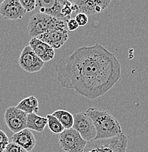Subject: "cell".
<instances>
[{
  "label": "cell",
  "instance_id": "1",
  "mask_svg": "<svg viewBox=\"0 0 148 152\" xmlns=\"http://www.w3.org/2000/svg\"><path fill=\"white\" fill-rule=\"evenodd\" d=\"M63 87L90 99L103 96L121 77V64L114 53L99 43L78 48L56 66Z\"/></svg>",
  "mask_w": 148,
  "mask_h": 152
},
{
  "label": "cell",
  "instance_id": "2",
  "mask_svg": "<svg viewBox=\"0 0 148 152\" xmlns=\"http://www.w3.org/2000/svg\"><path fill=\"white\" fill-rule=\"evenodd\" d=\"M96 129L95 140L108 139L123 134L120 123L109 111L98 107H89L85 112Z\"/></svg>",
  "mask_w": 148,
  "mask_h": 152
},
{
  "label": "cell",
  "instance_id": "3",
  "mask_svg": "<svg viewBox=\"0 0 148 152\" xmlns=\"http://www.w3.org/2000/svg\"><path fill=\"white\" fill-rule=\"evenodd\" d=\"M56 27H66V22L39 12L29 18L27 30L31 37H38Z\"/></svg>",
  "mask_w": 148,
  "mask_h": 152
},
{
  "label": "cell",
  "instance_id": "4",
  "mask_svg": "<svg viewBox=\"0 0 148 152\" xmlns=\"http://www.w3.org/2000/svg\"><path fill=\"white\" fill-rule=\"evenodd\" d=\"M128 138L124 134L108 139L87 142L83 152H126Z\"/></svg>",
  "mask_w": 148,
  "mask_h": 152
},
{
  "label": "cell",
  "instance_id": "5",
  "mask_svg": "<svg viewBox=\"0 0 148 152\" xmlns=\"http://www.w3.org/2000/svg\"><path fill=\"white\" fill-rule=\"evenodd\" d=\"M87 143L73 128L65 129L59 136V144L65 152H83Z\"/></svg>",
  "mask_w": 148,
  "mask_h": 152
},
{
  "label": "cell",
  "instance_id": "6",
  "mask_svg": "<svg viewBox=\"0 0 148 152\" xmlns=\"http://www.w3.org/2000/svg\"><path fill=\"white\" fill-rule=\"evenodd\" d=\"M74 122L73 129L79 133L82 138L87 142L95 140L96 129L91 118L85 112H79L74 115Z\"/></svg>",
  "mask_w": 148,
  "mask_h": 152
},
{
  "label": "cell",
  "instance_id": "7",
  "mask_svg": "<svg viewBox=\"0 0 148 152\" xmlns=\"http://www.w3.org/2000/svg\"><path fill=\"white\" fill-rule=\"evenodd\" d=\"M4 118L8 129L14 134L27 129V114L15 106H10L6 109Z\"/></svg>",
  "mask_w": 148,
  "mask_h": 152
},
{
  "label": "cell",
  "instance_id": "8",
  "mask_svg": "<svg viewBox=\"0 0 148 152\" xmlns=\"http://www.w3.org/2000/svg\"><path fill=\"white\" fill-rule=\"evenodd\" d=\"M18 64L24 71L29 73H34L40 71L45 63L37 56L29 45H26L19 56Z\"/></svg>",
  "mask_w": 148,
  "mask_h": 152
},
{
  "label": "cell",
  "instance_id": "9",
  "mask_svg": "<svg viewBox=\"0 0 148 152\" xmlns=\"http://www.w3.org/2000/svg\"><path fill=\"white\" fill-rule=\"evenodd\" d=\"M37 38L54 49H59L63 47L68 39V30L66 27H56L38 36Z\"/></svg>",
  "mask_w": 148,
  "mask_h": 152
},
{
  "label": "cell",
  "instance_id": "10",
  "mask_svg": "<svg viewBox=\"0 0 148 152\" xmlns=\"http://www.w3.org/2000/svg\"><path fill=\"white\" fill-rule=\"evenodd\" d=\"M26 14L19 0H4L0 6V15L5 20H18Z\"/></svg>",
  "mask_w": 148,
  "mask_h": 152
},
{
  "label": "cell",
  "instance_id": "11",
  "mask_svg": "<svg viewBox=\"0 0 148 152\" xmlns=\"http://www.w3.org/2000/svg\"><path fill=\"white\" fill-rule=\"evenodd\" d=\"M74 1L79 7V13L82 12L87 15L101 13L111 4L110 0H75Z\"/></svg>",
  "mask_w": 148,
  "mask_h": 152
},
{
  "label": "cell",
  "instance_id": "12",
  "mask_svg": "<svg viewBox=\"0 0 148 152\" xmlns=\"http://www.w3.org/2000/svg\"><path fill=\"white\" fill-rule=\"evenodd\" d=\"M29 45L44 63L54 58V49L37 37L32 38L29 42Z\"/></svg>",
  "mask_w": 148,
  "mask_h": 152
},
{
  "label": "cell",
  "instance_id": "13",
  "mask_svg": "<svg viewBox=\"0 0 148 152\" xmlns=\"http://www.w3.org/2000/svg\"><path fill=\"white\" fill-rule=\"evenodd\" d=\"M36 4L40 12L61 20L60 12L63 0H36Z\"/></svg>",
  "mask_w": 148,
  "mask_h": 152
},
{
  "label": "cell",
  "instance_id": "14",
  "mask_svg": "<svg viewBox=\"0 0 148 152\" xmlns=\"http://www.w3.org/2000/svg\"><path fill=\"white\" fill-rule=\"evenodd\" d=\"M12 142L20 145L27 152L32 151L36 145V139L31 130L24 129L12 136Z\"/></svg>",
  "mask_w": 148,
  "mask_h": 152
},
{
  "label": "cell",
  "instance_id": "15",
  "mask_svg": "<svg viewBox=\"0 0 148 152\" xmlns=\"http://www.w3.org/2000/svg\"><path fill=\"white\" fill-rule=\"evenodd\" d=\"M48 124V119L46 117L38 115L36 113L27 114V129L35 131L37 132H43Z\"/></svg>",
  "mask_w": 148,
  "mask_h": 152
},
{
  "label": "cell",
  "instance_id": "16",
  "mask_svg": "<svg viewBox=\"0 0 148 152\" xmlns=\"http://www.w3.org/2000/svg\"><path fill=\"white\" fill-rule=\"evenodd\" d=\"M15 107L27 114L36 113L39 110V102L35 96H29L22 99Z\"/></svg>",
  "mask_w": 148,
  "mask_h": 152
},
{
  "label": "cell",
  "instance_id": "17",
  "mask_svg": "<svg viewBox=\"0 0 148 152\" xmlns=\"http://www.w3.org/2000/svg\"><path fill=\"white\" fill-rule=\"evenodd\" d=\"M52 115L59 120V121L64 126L65 129L73 128L74 122V115L70 112L65 110H57L53 112Z\"/></svg>",
  "mask_w": 148,
  "mask_h": 152
},
{
  "label": "cell",
  "instance_id": "18",
  "mask_svg": "<svg viewBox=\"0 0 148 152\" xmlns=\"http://www.w3.org/2000/svg\"><path fill=\"white\" fill-rule=\"evenodd\" d=\"M48 119L47 125L49 126V129L52 132L55 134H60L63 131L65 130L64 126L62 125V124L59 121L56 117L54 116L52 114H48L46 115Z\"/></svg>",
  "mask_w": 148,
  "mask_h": 152
},
{
  "label": "cell",
  "instance_id": "19",
  "mask_svg": "<svg viewBox=\"0 0 148 152\" xmlns=\"http://www.w3.org/2000/svg\"><path fill=\"white\" fill-rule=\"evenodd\" d=\"M26 12H30L37 7L36 0H19Z\"/></svg>",
  "mask_w": 148,
  "mask_h": 152
},
{
  "label": "cell",
  "instance_id": "20",
  "mask_svg": "<svg viewBox=\"0 0 148 152\" xmlns=\"http://www.w3.org/2000/svg\"><path fill=\"white\" fill-rule=\"evenodd\" d=\"M75 20H76V22H77L79 26H84L87 24L89 19L88 16H87L86 14L79 12V13L76 14V16H75Z\"/></svg>",
  "mask_w": 148,
  "mask_h": 152
},
{
  "label": "cell",
  "instance_id": "21",
  "mask_svg": "<svg viewBox=\"0 0 148 152\" xmlns=\"http://www.w3.org/2000/svg\"><path fill=\"white\" fill-rule=\"evenodd\" d=\"M4 152H27L24 148H22L20 145L14 143V142H10L7 145Z\"/></svg>",
  "mask_w": 148,
  "mask_h": 152
},
{
  "label": "cell",
  "instance_id": "22",
  "mask_svg": "<svg viewBox=\"0 0 148 152\" xmlns=\"http://www.w3.org/2000/svg\"><path fill=\"white\" fill-rule=\"evenodd\" d=\"M79 24L75 20V18H71L66 21V28L67 30L71 31H76L78 28H79Z\"/></svg>",
  "mask_w": 148,
  "mask_h": 152
},
{
  "label": "cell",
  "instance_id": "23",
  "mask_svg": "<svg viewBox=\"0 0 148 152\" xmlns=\"http://www.w3.org/2000/svg\"><path fill=\"white\" fill-rule=\"evenodd\" d=\"M10 143V140L7 135L4 131L0 129V144L3 145L4 146L7 147V145Z\"/></svg>",
  "mask_w": 148,
  "mask_h": 152
},
{
  "label": "cell",
  "instance_id": "24",
  "mask_svg": "<svg viewBox=\"0 0 148 152\" xmlns=\"http://www.w3.org/2000/svg\"><path fill=\"white\" fill-rule=\"evenodd\" d=\"M5 148H6L5 146H4L3 145L0 144V152H4L5 151Z\"/></svg>",
  "mask_w": 148,
  "mask_h": 152
},
{
  "label": "cell",
  "instance_id": "25",
  "mask_svg": "<svg viewBox=\"0 0 148 152\" xmlns=\"http://www.w3.org/2000/svg\"><path fill=\"white\" fill-rule=\"evenodd\" d=\"M4 0H0V6H1V4L4 2Z\"/></svg>",
  "mask_w": 148,
  "mask_h": 152
}]
</instances>
